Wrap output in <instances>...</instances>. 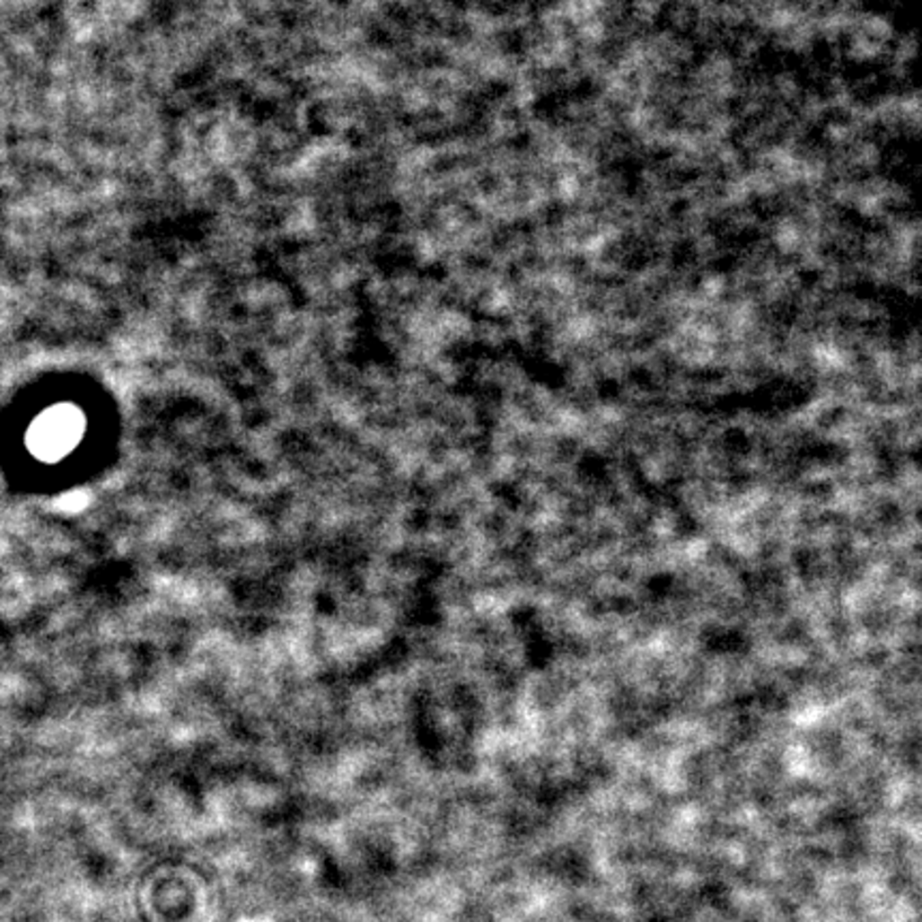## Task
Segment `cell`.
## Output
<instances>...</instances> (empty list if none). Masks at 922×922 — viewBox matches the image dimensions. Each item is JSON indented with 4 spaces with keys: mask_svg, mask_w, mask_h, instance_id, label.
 <instances>
[{
    "mask_svg": "<svg viewBox=\"0 0 922 922\" xmlns=\"http://www.w3.org/2000/svg\"><path fill=\"white\" fill-rule=\"evenodd\" d=\"M75 423L71 421V417L66 412H54L52 421L48 426L39 427V440L37 443L41 446H48L49 451L56 449H66L73 443V432H75Z\"/></svg>",
    "mask_w": 922,
    "mask_h": 922,
    "instance_id": "obj_1",
    "label": "cell"
}]
</instances>
